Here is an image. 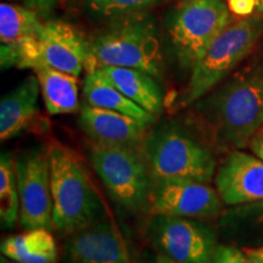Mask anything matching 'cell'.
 I'll return each instance as SVG.
<instances>
[{
	"label": "cell",
	"mask_w": 263,
	"mask_h": 263,
	"mask_svg": "<svg viewBox=\"0 0 263 263\" xmlns=\"http://www.w3.org/2000/svg\"><path fill=\"white\" fill-rule=\"evenodd\" d=\"M244 251L250 257H252L259 263H263V245L257 248H244Z\"/></svg>",
	"instance_id": "83f0119b"
},
{
	"label": "cell",
	"mask_w": 263,
	"mask_h": 263,
	"mask_svg": "<svg viewBox=\"0 0 263 263\" xmlns=\"http://www.w3.org/2000/svg\"><path fill=\"white\" fill-rule=\"evenodd\" d=\"M262 32L263 18L258 16L232 22L223 29L193 67L177 108L195 104L216 88L251 52Z\"/></svg>",
	"instance_id": "5b68a950"
},
{
	"label": "cell",
	"mask_w": 263,
	"mask_h": 263,
	"mask_svg": "<svg viewBox=\"0 0 263 263\" xmlns=\"http://www.w3.org/2000/svg\"><path fill=\"white\" fill-rule=\"evenodd\" d=\"M85 71L101 66H121L144 71L157 81L163 74V55L156 25L145 12L118 16L88 41Z\"/></svg>",
	"instance_id": "7a4b0ae2"
},
{
	"label": "cell",
	"mask_w": 263,
	"mask_h": 263,
	"mask_svg": "<svg viewBox=\"0 0 263 263\" xmlns=\"http://www.w3.org/2000/svg\"><path fill=\"white\" fill-rule=\"evenodd\" d=\"M83 94L85 101L90 106L117 111V112L136 118L149 126L156 118V116L147 112L133 100L127 98L118 88L115 87L100 68L87 72L83 85Z\"/></svg>",
	"instance_id": "e0dca14e"
},
{
	"label": "cell",
	"mask_w": 263,
	"mask_h": 263,
	"mask_svg": "<svg viewBox=\"0 0 263 263\" xmlns=\"http://www.w3.org/2000/svg\"><path fill=\"white\" fill-rule=\"evenodd\" d=\"M48 157L52 228L61 234H74L98 223L103 216V203L80 161L58 144L49 146Z\"/></svg>",
	"instance_id": "3957f363"
},
{
	"label": "cell",
	"mask_w": 263,
	"mask_h": 263,
	"mask_svg": "<svg viewBox=\"0 0 263 263\" xmlns=\"http://www.w3.org/2000/svg\"><path fill=\"white\" fill-rule=\"evenodd\" d=\"M151 240L161 254L179 263H212L215 234L202 222L186 217L155 216Z\"/></svg>",
	"instance_id": "30bf717a"
},
{
	"label": "cell",
	"mask_w": 263,
	"mask_h": 263,
	"mask_svg": "<svg viewBox=\"0 0 263 263\" xmlns=\"http://www.w3.org/2000/svg\"><path fill=\"white\" fill-rule=\"evenodd\" d=\"M41 87L37 76H28L0 101V139L17 137L34 123L38 116Z\"/></svg>",
	"instance_id": "9a60e30c"
},
{
	"label": "cell",
	"mask_w": 263,
	"mask_h": 263,
	"mask_svg": "<svg viewBox=\"0 0 263 263\" xmlns=\"http://www.w3.org/2000/svg\"><path fill=\"white\" fill-rule=\"evenodd\" d=\"M212 263H259L246 254L244 249L235 246L221 245L217 246Z\"/></svg>",
	"instance_id": "cb8c5ba5"
},
{
	"label": "cell",
	"mask_w": 263,
	"mask_h": 263,
	"mask_svg": "<svg viewBox=\"0 0 263 263\" xmlns=\"http://www.w3.org/2000/svg\"><path fill=\"white\" fill-rule=\"evenodd\" d=\"M91 15L98 17L115 18L118 16L141 12L162 0H83Z\"/></svg>",
	"instance_id": "603a6c76"
},
{
	"label": "cell",
	"mask_w": 263,
	"mask_h": 263,
	"mask_svg": "<svg viewBox=\"0 0 263 263\" xmlns=\"http://www.w3.org/2000/svg\"><path fill=\"white\" fill-rule=\"evenodd\" d=\"M0 263H21V262L15 261V259L9 258V257H6V256L2 255V257H0Z\"/></svg>",
	"instance_id": "f546056e"
},
{
	"label": "cell",
	"mask_w": 263,
	"mask_h": 263,
	"mask_svg": "<svg viewBox=\"0 0 263 263\" xmlns=\"http://www.w3.org/2000/svg\"><path fill=\"white\" fill-rule=\"evenodd\" d=\"M218 143L242 149L263 128V60H255L196 101Z\"/></svg>",
	"instance_id": "6da1fadb"
},
{
	"label": "cell",
	"mask_w": 263,
	"mask_h": 263,
	"mask_svg": "<svg viewBox=\"0 0 263 263\" xmlns=\"http://www.w3.org/2000/svg\"><path fill=\"white\" fill-rule=\"evenodd\" d=\"M143 263H179V262L174 261V259L168 257V256H166V255H163V254H160V255L154 256V257L146 258Z\"/></svg>",
	"instance_id": "f1b7e54d"
},
{
	"label": "cell",
	"mask_w": 263,
	"mask_h": 263,
	"mask_svg": "<svg viewBox=\"0 0 263 263\" xmlns=\"http://www.w3.org/2000/svg\"><path fill=\"white\" fill-rule=\"evenodd\" d=\"M258 10H259V11H262V12H263V0H261V3H259Z\"/></svg>",
	"instance_id": "4dcf8cb0"
},
{
	"label": "cell",
	"mask_w": 263,
	"mask_h": 263,
	"mask_svg": "<svg viewBox=\"0 0 263 263\" xmlns=\"http://www.w3.org/2000/svg\"><path fill=\"white\" fill-rule=\"evenodd\" d=\"M20 218V194L15 159L9 151L0 157V219L4 229H14Z\"/></svg>",
	"instance_id": "7402d4cb"
},
{
	"label": "cell",
	"mask_w": 263,
	"mask_h": 263,
	"mask_svg": "<svg viewBox=\"0 0 263 263\" xmlns=\"http://www.w3.org/2000/svg\"><path fill=\"white\" fill-rule=\"evenodd\" d=\"M257 2H258V3H261V0H257Z\"/></svg>",
	"instance_id": "1f68e13d"
},
{
	"label": "cell",
	"mask_w": 263,
	"mask_h": 263,
	"mask_svg": "<svg viewBox=\"0 0 263 263\" xmlns=\"http://www.w3.org/2000/svg\"><path fill=\"white\" fill-rule=\"evenodd\" d=\"M216 189L228 206L263 200V160L244 151H232L217 171Z\"/></svg>",
	"instance_id": "7c38bea8"
},
{
	"label": "cell",
	"mask_w": 263,
	"mask_h": 263,
	"mask_svg": "<svg viewBox=\"0 0 263 263\" xmlns=\"http://www.w3.org/2000/svg\"><path fill=\"white\" fill-rule=\"evenodd\" d=\"M248 146L256 156L263 160V128L250 139Z\"/></svg>",
	"instance_id": "4316f807"
},
{
	"label": "cell",
	"mask_w": 263,
	"mask_h": 263,
	"mask_svg": "<svg viewBox=\"0 0 263 263\" xmlns=\"http://www.w3.org/2000/svg\"><path fill=\"white\" fill-rule=\"evenodd\" d=\"M141 157L155 182L190 179L210 183L216 171L211 151L180 127L167 124L146 134Z\"/></svg>",
	"instance_id": "277c9868"
},
{
	"label": "cell",
	"mask_w": 263,
	"mask_h": 263,
	"mask_svg": "<svg viewBox=\"0 0 263 263\" xmlns=\"http://www.w3.org/2000/svg\"><path fill=\"white\" fill-rule=\"evenodd\" d=\"M45 108L51 116L77 112L80 108L78 77L67 72L39 66L34 68Z\"/></svg>",
	"instance_id": "ac0fdd59"
},
{
	"label": "cell",
	"mask_w": 263,
	"mask_h": 263,
	"mask_svg": "<svg viewBox=\"0 0 263 263\" xmlns=\"http://www.w3.org/2000/svg\"><path fill=\"white\" fill-rule=\"evenodd\" d=\"M222 199L209 183L190 179L155 182L150 200L154 216L209 218L219 215Z\"/></svg>",
	"instance_id": "8fae6325"
},
{
	"label": "cell",
	"mask_w": 263,
	"mask_h": 263,
	"mask_svg": "<svg viewBox=\"0 0 263 263\" xmlns=\"http://www.w3.org/2000/svg\"><path fill=\"white\" fill-rule=\"evenodd\" d=\"M227 4L230 12L240 17H248L259 6L257 0H227Z\"/></svg>",
	"instance_id": "484cf974"
},
{
	"label": "cell",
	"mask_w": 263,
	"mask_h": 263,
	"mask_svg": "<svg viewBox=\"0 0 263 263\" xmlns=\"http://www.w3.org/2000/svg\"><path fill=\"white\" fill-rule=\"evenodd\" d=\"M230 24L232 16L224 0H179L167 21V33L180 67L192 71Z\"/></svg>",
	"instance_id": "8992f818"
},
{
	"label": "cell",
	"mask_w": 263,
	"mask_h": 263,
	"mask_svg": "<svg viewBox=\"0 0 263 263\" xmlns=\"http://www.w3.org/2000/svg\"><path fill=\"white\" fill-rule=\"evenodd\" d=\"M66 2L67 0H25L27 8L37 12L41 17H49Z\"/></svg>",
	"instance_id": "d4e9b609"
},
{
	"label": "cell",
	"mask_w": 263,
	"mask_h": 263,
	"mask_svg": "<svg viewBox=\"0 0 263 263\" xmlns=\"http://www.w3.org/2000/svg\"><path fill=\"white\" fill-rule=\"evenodd\" d=\"M43 27L39 15L29 8L2 3L0 5V41L18 43L37 37Z\"/></svg>",
	"instance_id": "ffe728a7"
},
{
	"label": "cell",
	"mask_w": 263,
	"mask_h": 263,
	"mask_svg": "<svg viewBox=\"0 0 263 263\" xmlns=\"http://www.w3.org/2000/svg\"><path fill=\"white\" fill-rule=\"evenodd\" d=\"M10 44L17 51L18 68L49 66L80 77L89 59L87 39L64 21L44 22L37 37Z\"/></svg>",
	"instance_id": "ba28073f"
},
{
	"label": "cell",
	"mask_w": 263,
	"mask_h": 263,
	"mask_svg": "<svg viewBox=\"0 0 263 263\" xmlns=\"http://www.w3.org/2000/svg\"><path fill=\"white\" fill-rule=\"evenodd\" d=\"M2 255L21 263H57L58 246L50 229H26L2 241Z\"/></svg>",
	"instance_id": "d6986e66"
},
{
	"label": "cell",
	"mask_w": 263,
	"mask_h": 263,
	"mask_svg": "<svg viewBox=\"0 0 263 263\" xmlns=\"http://www.w3.org/2000/svg\"><path fill=\"white\" fill-rule=\"evenodd\" d=\"M89 159L118 205L130 212L144 211L150 206L151 176L136 149L94 143L89 149Z\"/></svg>",
	"instance_id": "52a82bcc"
},
{
	"label": "cell",
	"mask_w": 263,
	"mask_h": 263,
	"mask_svg": "<svg viewBox=\"0 0 263 263\" xmlns=\"http://www.w3.org/2000/svg\"><path fill=\"white\" fill-rule=\"evenodd\" d=\"M65 263H130L123 239L110 223L98 222L72 234L64 248Z\"/></svg>",
	"instance_id": "4fadbf2b"
},
{
	"label": "cell",
	"mask_w": 263,
	"mask_h": 263,
	"mask_svg": "<svg viewBox=\"0 0 263 263\" xmlns=\"http://www.w3.org/2000/svg\"><path fill=\"white\" fill-rule=\"evenodd\" d=\"M103 73L115 87L154 116L163 108V93L156 78L146 72L121 66H101Z\"/></svg>",
	"instance_id": "2e32d148"
},
{
	"label": "cell",
	"mask_w": 263,
	"mask_h": 263,
	"mask_svg": "<svg viewBox=\"0 0 263 263\" xmlns=\"http://www.w3.org/2000/svg\"><path fill=\"white\" fill-rule=\"evenodd\" d=\"M20 194V223L25 229L52 228V199L48 149L31 147L15 157Z\"/></svg>",
	"instance_id": "9c48e42d"
},
{
	"label": "cell",
	"mask_w": 263,
	"mask_h": 263,
	"mask_svg": "<svg viewBox=\"0 0 263 263\" xmlns=\"http://www.w3.org/2000/svg\"><path fill=\"white\" fill-rule=\"evenodd\" d=\"M223 229L232 235L254 239L263 245V200L233 206L223 213L221 219ZM257 248V246H256Z\"/></svg>",
	"instance_id": "44dd1931"
},
{
	"label": "cell",
	"mask_w": 263,
	"mask_h": 263,
	"mask_svg": "<svg viewBox=\"0 0 263 263\" xmlns=\"http://www.w3.org/2000/svg\"><path fill=\"white\" fill-rule=\"evenodd\" d=\"M80 124L94 143L137 149L145 139L149 124L107 108L84 105Z\"/></svg>",
	"instance_id": "5bb4252c"
}]
</instances>
